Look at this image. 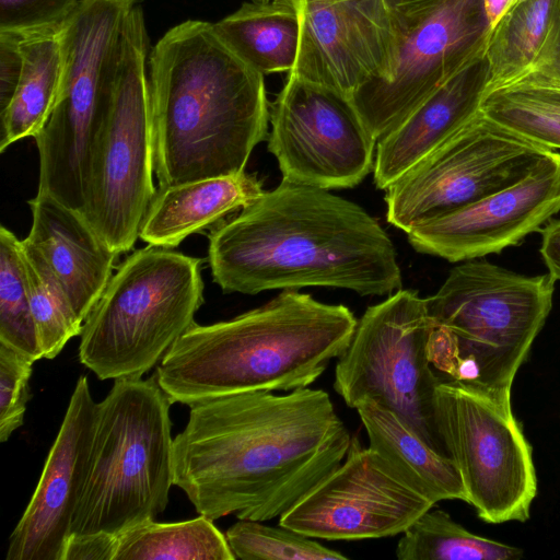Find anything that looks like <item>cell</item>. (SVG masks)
Here are the masks:
<instances>
[{
  "label": "cell",
  "mask_w": 560,
  "mask_h": 560,
  "mask_svg": "<svg viewBox=\"0 0 560 560\" xmlns=\"http://www.w3.org/2000/svg\"><path fill=\"white\" fill-rule=\"evenodd\" d=\"M189 408L173 442V485L212 521L280 517L343 462L351 442L323 389L246 392Z\"/></svg>",
  "instance_id": "1"
},
{
  "label": "cell",
  "mask_w": 560,
  "mask_h": 560,
  "mask_svg": "<svg viewBox=\"0 0 560 560\" xmlns=\"http://www.w3.org/2000/svg\"><path fill=\"white\" fill-rule=\"evenodd\" d=\"M208 260L224 293L305 287L390 295L401 288L395 246L359 205L282 179L209 233Z\"/></svg>",
  "instance_id": "2"
},
{
  "label": "cell",
  "mask_w": 560,
  "mask_h": 560,
  "mask_svg": "<svg viewBox=\"0 0 560 560\" xmlns=\"http://www.w3.org/2000/svg\"><path fill=\"white\" fill-rule=\"evenodd\" d=\"M154 173L159 187L244 172L268 138L264 75L219 36L187 20L150 50Z\"/></svg>",
  "instance_id": "3"
},
{
  "label": "cell",
  "mask_w": 560,
  "mask_h": 560,
  "mask_svg": "<svg viewBox=\"0 0 560 560\" xmlns=\"http://www.w3.org/2000/svg\"><path fill=\"white\" fill-rule=\"evenodd\" d=\"M358 319L345 305L296 290L232 319L195 323L154 373L172 404L308 387L349 346Z\"/></svg>",
  "instance_id": "4"
},
{
  "label": "cell",
  "mask_w": 560,
  "mask_h": 560,
  "mask_svg": "<svg viewBox=\"0 0 560 560\" xmlns=\"http://www.w3.org/2000/svg\"><path fill=\"white\" fill-rule=\"evenodd\" d=\"M556 280L524 276L486 260L454 267L425 298L430 360L442 377L511 392L552 307Z\"/></svg>",
  "instance_id": "5"
},
{
  "label": "cell",
  "mask_w": 560,
  "mask_h": 560,
  "mask_svg": "<svg viewBox=\"0 0 560 560\" xmlns=\"http://www.w3.org/2000/svg\"><path fill=\"white\" fill-rule=\"evenodd\" d=\"M171 405L154 374L115 380L97 402L71 535H119L166 509L173 485Z\"/></svg>",
  "instance_id": "6"
},
{
  "label": "cell",
  "mask_w": 560,
  "mask_h": 560,
  "mask_svg": "<svg viewBox=\"0 0 560 560\" xmlns=\"http://www.w3.org/2000/svg\"><path fill=\"white\" fill-rule=\"evenodd\" d=\"M202 259L148 244L117 268L83 322L79 359L100 380L142 377L195 322Z\"/></svg>",
  "instance_id": "7"
},
{
  "label": "cell",
  "mask_w": 560,
  "mask_h": 560,
  "mask_svg": "<svg viewBox=\"0 0 560 560\" xmlns=\"http://www.w3.org/2000/svg\"><path fill=\"white\" fill-rule=\"evenodd\" d=\"M142 1L80 0L59 28V91L47 122L34 138L38 192L82 213L91 156L110 105L124 23Z\"/></svg>",
  "instance_id": "8"
},
{
  "label": "cell",
  "mask_w": 560,
  "mask_h": 560,
  "mask_svg": "<svg viewBox=\"0 0 560 560\" xmlns=\"http://www.w3.org/2000/svg\"><path fill=\"white\" fill-rule=\"evenodd\" d=\"M149 44L140 3L124 23L110 105L91 156L83 210L117 254L132 249L156 192Z\"/></svg>",
  "instance_id": "9"
},
{
  "label": "cell",
  "mask_w": 560,
  "mask_h": 560,
  "mask_svg": "<svg viewBox=\"0 0 560 560\" xmlns=\"http://www.w3.org/2000/svg\"><path fill=\"white\" fill-rule=\"evenodd\" d=\"M434 421L467 503L491 524L525 522L537 494L532 446L511 408V392L442 377Z\"/></svg>",
  "instance_id": "10"
},
{
  "label": "cell",
  "mask_w": 560,
  "mask_h": 560,
  "mask_svg": "<svg viewBox=\"0 0 560 560\" xmlns=\"http://www.w3.org/2000/svg\"><path fill=\"white\" fill-rule=\"evenodd\" d=\"M432 323L416 291L398 290L366 308L335 366L334 389L355 409L373 400L406 421L447 456L434 421V393L442 376L429 354Z\"/></svg>",
  "instance_id": "11"
},
{
  "label": "cell",
  "mask_w": 560,
  "mask_h": 560,
  "mask_svg": "<svg viewBox=\"0 0 560 560\" xmlns=\"http://www.w3.org/2000/svg\"><path fill=\"white\" fill-rule=\"evenodd\" d=\"M396 33L393 74L350 97L378 141L423 100L486 49L485 0H387Z\"/></svg>",
  "instance_id": "12"
},
{
  "label": "cell",
  "mask_w": 560,
  "mask_h": 560,
  "mask_svg": "<svg viewBox=\"0 0 560 560\" xmlns=\"http://www.w3.org/2000/svg\"><path fill=\"white\" fill-rule=\"evenodd\" d=\"M553 151L479 109L385 190L386 219L407 233L522 180Z\"/></svg>",
  "instance_id": "13"
},
{
  "label": "cell",
  "mask_w": 560,
  "mask_h": 560,
  "mask_svg": "<svg viewBox=\"0 0 560 560\" xmlns=\"http://www.w3.org/2000/svg\"><path fill=\"white\" fill-rule=\"evenodd\" d=\"M268 150L282 179L351 188L374 167L377 140L350 97L290 72L270 106Z\"/></svg>",
  "instance_id": "14"
},
{
  "label": "cell",
  "mask_w": 560,
  "mask_h": 560,
  "mask_svg": "<svg viewBox=\"0 0 560 560\" xmlns=\"http://www.w3.org/2000/svg\"><path fill=\"white\" fill-rule=\"evenodd\" d=\"M435 504L352 436L343 462L279 517V525L326 540L402 534Z\"/></svg>",
  "instance_id": "15"
},
{
  "label": "cell",
  "mask_w": 560,
  "mask_h": 560,
  "mask_svg": "<svg viewBox=\"0 0 560 560\" xmlns=\"http://www.w3.org/2000/svg\"><path fill=\"white\" fill-rule=\"evenodd\" d=\"M296 4L301 37L292 73L348 97L368 82L390 78L397 44L387 0Z\"/></svg>",
  "instance_id": "16"
},
{
  "label": "cell",
  "mask_w": 560,
  "mask_h": 560,
  "mask_svg": "<svg viewBox=\"0 0 560 560\" xmlns=\"http://www.w3.org/2000/svg\"><path fill=\"white\" fill-rule=\"evenodd\" d=\"M560 211V153L553 151L522 180L407 232L419 253L451 262L500 253Z\"/></svg>",
  "instance_id": "17"
},
{
  "label": "cell",
  "mask_w": 560,
  "mask_h": 560,
  "mask_svg": "<svg viewBox=\"0 0 560 560\" xmlns=\"http://www.w3.org/2000/svg\"><path fill=\"white\" fill-rule=\"evenodd\" d=\"M96 410L89 381L81 376L38 485L9 537L7 560H62L86 475Z\"/></svg>",
  "instance_id": "18"
},
{
  "label": "cell",
  "mask_w": 560,
  "mask_h": 560,
  "mask_svg": "<svg viewBox=\"0 0 560 560\" xmlns=\"http://www.w3.org/2000/svg\"><path fill=\"white\" fill-rule=\"evenodd\" d=\"M28 205L32 226L22 242L43 258L83 323L112 278L119 254L81 211L44 192H37Z\"/></svg>",
  "instance_id": "19"
},
{
  "label": "cell",
  "mask_w": 560,
  "mask_h": 560,
  "mask_svg": "<svg viewBox=\"0 0 560 560\" xmlns=\"http://www.w3.org/2000/svg\"><path fill=\"white\" fill-rule=\"evenodd\" d=\"M489 79L485 49L380 139L373 167L376 187L386 190L477 114Z\"/></svg>",
  "instance_id": "20"
},
{
  "label": "cell",
  "mask_w": 560,
  "mask_h": 560,
  "mask_svg": "<svg viewBox=\"0 0 560 560\" xmlns=\"http://www.w3.org/2000/svg\"><path fill=\"white\" fill-rule=\"evenodd\" d=\"M264 192L256 175L244 172L159 187L140 229L139 238L176 247L244 208Z\"/></svg>",
  "instance_id": "21"
},
{
  "label": "cell",
  "mask_w": 560,
  "mask_h": 560,
  "mask_svg": "<svg viewBox=\"0 0 560 560\" xmlns=\"http://www.w3.org/2000/svg\"><path fill=\"white\" fill-rule=\"evenodd\" d=\"M355 410L368 434L369 447L409 486L434 504L443 500L467 502L453 460L431 447L397 413L370 399L361 401Z\"/></svg>",
  "instance_id": "22"
},
{
  "label": "cell",
  "mask_w": 560,
  "mask_h": 560,
  "mask_svg": "<svg viewBox=\"0 0 560 560\" xmlns=\"http://www.w3.org/2000/svg\"><path fill=\"white\" fill-rule=\"evenodd\" d=\"M487 89L560 61V0H521L490 30Z\"/></svg>",
  "instance_id": "23"
},
{
  "label": "cell",
  "mask_w": 560,
  "mask_h": 560,
  "mask_svg": "<svg viewBox=\"0 0 560 560\" xmlns=\"http://www.w3.org/2000/svg\"><path fill=\"white\" fill-rule=\"evenodd\" d=\"M214 28L240 58L262 75L294 69L301 37L296 0L245 2L214 23Z\"/></svg>",
  "instance_id": "24"
},
{
  "label": "cell",
  "mask_w": 560,
  "mask_h": 560,
  "mask_svg": "<svg viewBox=\"0 0 560 560\" xmlns=\"http://www.w3.org/2000/svg\"><path fill=\"white\" fill-rule=\"evenodd\" d=\"M21 78L12 101L0 114V152L23 138H35L47 122L59 91L62 50L59 31L20 37Z\"/></svg>",
  "instance_id": "25"
},
{
  "label": "cell",
  "mask_w": 560,
  "mask_h": 560,
  "mask_svg": "<svg viewBox=\"0 0 560 560\" xmlns=\"http://www.w3.org/2000/svg\"><path fill=\"white\" fill-rule=\"evenodd\" d=\"M479 109L546 148L560 149V62L487 89Z\"/></svg>",
  "instance_id": "26"
},
{
  "label": "cell",
  "mask_w": 560,
  "mask_h": 560,
  "mask_svg": "<svg viewBox=\"0 0 560 560\" xmlns=\"http://www.w3.org/2000/svg\"><path fill=\"white\" fill-rule=\"evenodd\" d=\"M225 534L205 515L176 522L149 520L118 535L115 560H234Z\"/></svg>",
  "instance_id": "27"
},
{
  "label": "cell",
  "mask_w": 560,
  "mask_h": 560,
  "mask_svg": "<svg viewBox=\"0 0 560 560\" xmlns=\"http://www.w3.org/2000/svg\"><path fill=\"white\" fill-rule=\"evenodd\" d=\"M434 508V506H433ZM431 508L401 535L399 560H518L523 550L475 535L448 513Z\"/></svg>",
  "instance_id": "28"
},
{
  "label": "cell",
  "mask_w": 560,
  "mask_h": 560,
  "mask_svg": "<svg viewBox=\"0 0 560 560\" xmlns=\"http://www.w3.org/2000/svg\"><path fill=\"white\" fill-rule=\"evenodd\" d=\"M0 343L33 362L44 358L26 288L22 242L0 228Z\"/></svg>",
  "instance_id": "29"
},
{
  "label": "cell",
  "mask_w": 560,
  "mask_h": 560,
  "mask_svg": "<svg viewBox=\"0 0 560 560\" xmlns=\"http://www.w3.org/2000/svg\"><path fill=\"white\" fill-rule=\"evenodd\" d=\"M22 250L31 312L39 346L45 359H55L71 338L80 336L83 323L74 314L37 252L23 242Z\"/></svg>",
  "instance_id": "30"
},
{
  "label": "cell",
  "mask_w": 560,
  "mask_h": 560,
  "mask_svg": "<svg viewBox=\"0 0 560 560\" xmlns=\"http://www.w3.org/2000/svg\"><path fill=\"white\" fill-rule=\"evenodd\" d=\"M236 559L242 560H346L348 556L312 537L284 526L238 520L225 533Z\"/></svg>",
  "instance_id": "31"
},
{
  "label": "cell",
  "mask_w": 560,
  "mask_h": 560,
  "mask_svg": "<svg viewBox=\"0 0 560 560\" xmlns=\"http://www.w3.org/2000/svg\"><path fill=\"white\" fill-rule=\"evenodd\" d=\"M33 361L0 343V441L5 442L24 422L30 399Z\"/></svg>",
  "instance_id": "32"
},
{
  "label": "cell",
  "mask_w": 560,
  "mask_h": 560,
  "mask_svg": "<svg viewBox=\"0 0 560 560\" xmlns=\"http://www.w3.org/2000/svg\"><path fill=\"white\" fill-rule=\"evenodd\" d=\"M80 0H0V33L59 31Z\"/></svg>",
  "instance_id": "33"
},
{
  "label": "cell",
  "mask_w": 560,
  "mask_h": 560,
  "mask_svg": "<svg viewBox=\"0 0 560 560\" xmlns=\"http://www.w3.org/2000/svg\"><path fill=\"white\" fill-rule=\"evenodd\" d=\"M23 67L20 36L0 33V114H2L16 91Z\"/></svg>",
  "instance_id": "34"
},
{
  "label": "cell",
  "mask_w": 560,
  "mask_h": 560,
  "mask_svg": "<svg viewBox=\"0 0 560 560\" xmlns=\"http://www.w3.org/2000/svg\"><path fill=\"white\" fill-rule=\"evenodd\" d=\"M118 535L108 533L70 535L62 560H115Z\"/></svg>",
  "instance_id": "35"
},
{
  "label": "cell",
  "mask_w": 560,
  "mask_h": 560,
  "mask_svg": "<svg viewBox=\"0 0 560 560\" xmlns=\"http://www.w3.org/2000/svg\"><path fill=\"white\" fill-rule=\"evenodd\" d=\"M540 255L548 273L560 280V219L549 220L542 228Z\"/></svg>",
  "instance_id": "36"
},
{
  "label": "cell",
  "mask_w": 560,
  "mask_h": 560,
  "mask_svg": "<svg viewBox=\"0 0 560 560\" xmlns=\"http://www.w3.org/2000/svg\"><path fill=\"white\" fill-rule=\"evenodd\" d=\"M518 1L521 0H485L490 30L505 12Z\"/></svg>",
  "instance_id": "37"
},
{
  "label": "cell",
  "mask_w": 560,
  "mask_h": 560,
  "mask_svg": "<svg viewBox=\"0 0 560 560\" xmlns=\"http://www.w3.org/2000/svg\"><path fill=\"white\" fill-rule=\"evenodd\" d=\"M255 1H273V0H255Z\"/></svg>",
  "instance_id": "38"
}]
</instances>
